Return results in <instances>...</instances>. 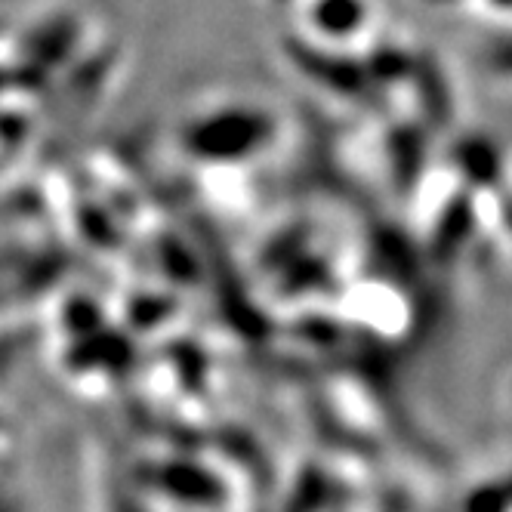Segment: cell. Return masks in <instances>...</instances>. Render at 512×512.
<instances>
[{
	"label": "cell",
	"instance_id": "3",
	"mask_svg": "<svg viewBox=\"0 0 512 512\" xmlns=\"http://www.w3.org/2000/svg\"><path fill=\"white\" fill-rule=\"evenodd\" d=\"M435 4H448V0H435Z\"/></svg>",
	"mask_w": 512,
	"mask_h": 512
},
{
	"label": "cell",
	"instance_id": "1",
	"mask_svg": "<svg viewBox=\"0 0 512 512\" xmlns=\"http://www.w3.org/2000/svg\"><path fill=\"white\" fill-rule=\"evenodd\" d=\"M368 4L364 0H312L309 19L324 38H349L364 25Z\"/></svg>",
	"mask_w": 512,
	"mask_h": 512
},
{
	"label": "cell",
	"instance_id": "2",
	"mask_svg": "<svg viewBox=\"0 0 512 512\" xmlns=\"http://www.w3.org/2000/svg\"><path fill=\"white\" fill-rule=\"evenodd\" d=\"M506 68V71H512V44H503V47H497L494 53H491V68Z\"/></svg>",
	"mask_w": 512,
	"mask_h": 512
}]
</instances>
